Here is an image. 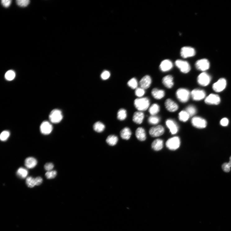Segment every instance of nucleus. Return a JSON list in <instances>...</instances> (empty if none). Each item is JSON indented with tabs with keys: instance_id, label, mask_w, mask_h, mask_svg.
I'll return each mask as SVG.
<instances>
[{
	"instance_id": "obj_35",
	"label": "nucleus",
	"mask_w": 231,
	"mask_h": 231,
	"mask_svg": "<svg viewBox=\"0 0 231 231\" xmlns=\"http://www.w3.org/2000/svg\"><path fill=\"white\" fill-rule=\"evenodd\" d=\"M160 121V118L156 116H151L148 119L149 123L152 125L158 124Z\"/></svg>"
},
{
	"instance_id": "obj_31",
	"label": "nucleus",
	"mask_w": 231,
	"mask_h": 231,
	"mask_svg": "<svg viewBox=\"0 0 231 231\" xmlns=\"http://www.w3.org/2000/svg\"><path fill=\"white\" fill-rule=\"evenodd\" d=\"M28 173V171L26 169L21 167L17 170L16 174L18 177L23 179L27 177Z\"/></svg>"
},
{
	"instance_id": "obj_39",
	"label": "nucleus",
	"mask_w": 231,
	"mask_h": 231,
	"mask_svg": "<svg viewBox=\"0 0 231 231\" xmlns=\"http://www.w3.org/2000/svg\"><path fill=\"white\" fill-rule=\"evenodd\" d=\"M145 93V90L140 88H137L135 91V94L137 97L141 98Z\"/></svg>"
},
{
	"instance_id": "obj_5",
	"label": "nucleus",
	"mask_w": 231,
	"mask_h": 231,
	"mask_svg": "<svg viewBox=\"0 0 231 231\" xmlns=\"http://www.w3.org/2000/svg\"><path fill=\"white\" fill-rule=\"evenodd\" d=\"M191 123L195 127L200 129L205 128L207 125L206 121L199 117H195L192 118L191 120Z\"/></svg>"
},
{
	"instance_id": "obj_13",
	"label": "nucleus",
	"mask_w": 231,
	"mask_h": 231,
	"mask_svg": "<svg viewBox=\"0 0 231 231\" xmlns=\"http://www.w3.org/2000/svg\"><path fill=\"white\" fill-rule=\"evenodd\" d=\"M220 102V99L218 95L214 94H210L205 99V103L209 105H218Z\"/></svg>"
},
{
	"instance_id": "obj_43",
	"label": "nucleus",
	"mask_w": 231,
	"mask_h": 231,
	"mask_svg": "<svg viewBox=\"0 0 231 231\" xmlns=\"http://www.w3.org/2000/svg\"><path fill=\"white\" fill-rule=\"evenodd\" d=\"M11 0H2V4L4 7H8L11 5Z\"/></svg>"
},
{
	"instance_id": "obj_3",
	"label": "nucleus",
	"mask_w": 231,
	"mask_h": 231,
	"mask_svg": "<svg viewBox=\"0 0 231 231\" xmlns=\"http://www.w3.org/2000/svg\"><path fill=\"white\" fill-rule=\"evenodd\" d=\"M180 144V139L178 137H173L169 139L166 143L167 148L172 151L178 149L179 147Z\"/></svg>"
},
{
	"instance_id": "obj_17",
	"label": "nucleus",
	"mask_w": 231,
	"mask_h": 231,
	"mask_svg": "<svg viewBox=\"0 0 231 231\" xmlns=\"http://www.w3.org/2000/svg\"><path fill=\"white\" fill-rule=\"evenodd\" d=\"M152 82L151 77L149 75L144 76L139 82L140 88L144 90L147 89L150 87Z\"/></svg>"
},
{
	"instance_id": "obj_12",
	"label": "nucleus",
	"mask_w": 231,
	"mask_h": 231,
	"mask_svg": "<svg viewBox=\"0 0 231 231\" xmlns=\"http://www.w3.org/2000/svg\"><path fill=\"white\" fill-rule=\"evenodd\" d=\"M196 68L198 70L202 71H206L208 70L210 67L209 61L206 59H202L197 61L195 64Z\"/></svg>"
},
{
	"instance_id": "obj_34",
	"label": "nucleus",
	"mask_w": 231,
	"mask_h": 231,
	"mask_svg": "<svg viewBox=\"0 0 231 231\" xmlns=\"http://www.w3.org/2000/svg\"><path fill=\"white\" fill-rule=\"evenodd\" d=\"M128 85L132 89H136L138 88V82L136 79L133 78L128 82Z\"/></svg>"
},
{
	"instance_id": "obj_18",
	"label": "nucleus",
	"mask_w": 231,
	"mask_h": 231,
	"mask_svg": "<svg viewBox=\"0 0 231 231\" xmlns=\"http://www.w3.org/2000/svg\"><path fill=\"white\" fill-rule=\"evenodd\" d=\"M173 66V64L171 61L165 60L161 62L160 65V69L162 72H165L170 70Z\"/></svg>"
},
{
	"instance_id": "obj_42",
	"label": "nucleus",
	"mask_w": 231,
	"mask_h": 231,
	"mask_svg": "<svg viewBox=\"0 0 231 231\" xmlns=\"http://www.w3.org/2000/svg\"><path fill=\"white\" fill-rule=\"evenodd\" d=\"M54 167L53 164L52 163H48L44 165V169L47 171H50L52 170Z\"/></svg>"
},
{
	"instance_id": "obj_27",
	"label": "nucleus",
	"mask_w": 231,
	"mask_h": 231,
	"mask_svg": "<svg viewBox=\"0 0 231 231\" xmlns=\"http://www.w3.org/2000/svg\"><path fill=\"white\" fill-rule=\"evenodd\" d=\"M160 111V107L156 103L152 104L149 109V112L151 116H155L158 114Z\"/></svg>"
},
{
	"instance_id": "obj_25",
	"label": "nucleus",
	"mask_w": 231,
	"mask_h": 231,
	"mask_svg": "<svg viewBox=\"0 0 231 231\" xmlns=\"http://www.w3.org/2000/svg\"><path fill=\"white\" fill-rule=\"evenodd\" d=\"M132 132L129 128L126 127L123 129L120 132V136L123 139L128 140L130 139Z\"/></svg>"
},
{
	"instance_id": "obj_41",
	"label": "nucleus",
	"mask_w": 231,
	"mask_h": 231,
	"mask_svg": "<svg viewBox=\"0 0 231 231\" xmlns=\"http://www.w3.org/2000/svg\"><path fill=\"white\" fill-rule=\"evenodd\" d=\"M110 75V73L109 72L105 70L102 73L101 77L102 80H106L109 78Z\"/></svg>"
},
{
	"instance_id": "obj_14",
	"label": "nucleus",
	"mask_w": 231,
	"mask_h": 231,
	"mask_svg": "<svg viewBox=\"0 0 231 231\" xmlns=\"http://www.w3.org/2000/svg\"><path fill=\"white\" fill-rule=\"evenodd\" d=\"M53 129L52 125L47 121H43L40 127V131L42 134L45 135L50 134Z\"/></svg>"
},
{
	"instance_id": "obj_7",
	"label": "nucleus",
	"mask_w": 231,
	"mask_h": 231,
	"mask_svg": "<svg viewBox=\"0 0 231 231\" xmlns=\"http://www.w3.org/2000/svg\"><path fill=\"white\" fill-rule=\"evenodd\" d=\"M175 64L177 67L183 73H187L191 70L190 66L189 63L186 61L178 60L175 61Z\"/></svg>"
},
{
	"instance_id": "obj_32",
	"label": "nucleus",
	"mask_w": 231,
	"mask_h": 231,
	"mask_svg": "<svg viewBox=\"0 0 231 231\" xmlns=\"http://www.w3.org/2000/svg\"><path fill=\"white\" fill-rule=\"evenodd\" d=\"M117 118L121 121L124 120L127 118V112L126 110L121 109L119 110L117 113Z\"/></svg>"
},
{
	"instance_id": "obj_2",
	"label": "nucleus",
	"mask_w": 231,
	"mask_h": 231,
	"mask_svg": "<svg viewBox=\"0 0 231 231\" xmlns=\"http://www.w3.org/2000/svg\"><path fill=\"white\" fill-rule=\"evenodd\" d=\"M176 96L178 99L182 103H186L189 100L191 93L186 89L180 88L177 91Z\"/></svg>"
},
{
	"instance_id": "obj_29",
	"label": "nucleus",
	"mask_w": 231,
	"mask_h": 231,
	"mask_svg": "<svg viewBox=\"0 0 231 231\" xmlns=\"http://www.w3.org/2000/svg\"><path fill=\"white\" fill-rule=\"evenodd\" d=\"M190 117V115L186 111H182L179 114V120L181 121L186 122Z\"/></svg>"
},
{
	"instance_id": "obj_15",
	"label": "nucleus",
	"mask_w": 231,
	"mask_h": 231,
	"mask_svg": "<svg viewBox=\"0 0 231 231\" xmlns=\"http://www.w3.org/2000/svg\"><path fill=\"white\" fill-rule=\"evenodd\" d=\"M165 106L166 109L170 112H175L179 109L178 105L170 99H168L165 101Z\"/></svg>"
},
{
	"instance_id": "obj_33",
	"label": "nucleus",
	"mask_w": 231,
	"mask_h": 231,
	"mask_svg": "<svg viewBox=\"0 0 231 231\" xmlns=\"http://www.w3.org/2000/svg\"><path fill=\"white\" fill-rule=\"evenodd\" d=\"M186 111L188 113L190 116H193L195 115L197 112V110L195 106L190 105L186 108Z\"/></svg>"
},
{
	"instance_id": "obj_6",
	"label": "nucleus",
	"mask_w": 231,
	"mask_h": 231,
	"mask_svg": "<svg viewBox=\"0 0 231 231\" xmlns=\"http://www.w3.org/2000/svg\"><path fill=\"white\" fill-rule=\"evenodd\" d=\"M211 80V78L210 75L205 72L200 74L197 78V82L198 84L203 86L208 85Z\"/></svg>"
},
{
	"instance_id": "obj_19",
	"label": "nucleus",
	"mask_w": 231,
	"mask_h": 231,
	"mask_svg": "<svg viewBox=\"0 0 231 231\" xmlns=\"http://www.w3.org/2000/svg\"><path fill=\"white\" fill-rule=\"evenodd\" d=\"M162 83L166 88H171L174 84L173 77L170 75L164 77L162 79Z\"/></svg>"
},
{
	"instance_id": "obj_20",
	"label": "nucleus",
	"mask_w": 231,
	"mask_h": 231,
	"mask_svg": "<svg viewBox=\"0 0 231 231\" xmlns=\"http://www.w3.org/2000/svg\"><path fill=\"white\" fill-rule=\"evenodd\" d=\"M151 94L154 98L157 100H160L164 97L165 92L163 90L155 88L152 89Z\"/></svg>"
},
{
	"instance_id": "obj_37",
	"label": "nucleus",
	"mask_w": 231,
	"mask_h": 231,
	"mask_svg": "<svg viewBox=\"0 0 231 231\" xmlns=\"http://www.w3.org/2000/svg\"><path fill=\"white\" fill-rule=\"evenodd\" d=\"M57 172L55 170H51L47 171L45 173V176L48 179H51L54 178L57 176Z\"/></svg>"
},
{
	"instance_id": "obj_45",
	"label": "nucleus",
	"mask_w": 231,
	"mask_h": 231,
	"mask_svg": "<svg viewBox=\"0 0 231 231\" xmlns=\"http://www.w3.org/2000/svg\"><path fill=\"white\" fill-rule=\"evenodd\" d=\"M222 168L223 170L226 172H229L230 170V167L228 164V163H224L222 165Z\"/></svg>"
},
{
	"instance_id": "obj_26",
	"label": "nucleus",
	"mask_w": 231,
	"mask_h": 231,
	"mask_svg": "<svg viewBox=\"0 0 231 231\" xmlns=\"http://www.w3.org/2000/svg\"><path fill=\"white\" fill-rule=\"evenodd\" d=\"M118 141V138L114 135H111L109 136L106 140V142L109 145L113 146L116 145Z\"/></svg>"
},
{
	"instance_id": "obj_4",
	"label": "nucleus",
	"mask_w": 231,
	"mask_h": 231,
	"mask_svg": "<svg viewBox=\"0 0 231 231\" xmlns=\"http://www.w3.org/2000/svg\"><path fill=\"white\" fill-rule=\"evenodd\" d=\"M63 118L62 112L58 109L53 110L49 115V119L53 123H60Z\"/></svg>"
},
{
	"instance_id": "obj_46",
	"label": "nucleus",
	"mask_w": 231,
	"mask_h": 231,
	"mask_svg": "<svg viewBox=\"0 0 231 231\" xmlns=\"http://www.w3.org/2000/svg\"><path fill=\"white\" fill-rule=\"evenodd\" d=\"M228 164L229 167L230 168L231 167V156L229 158V162L228 163Z\"/></svg>"
},
{
	"instance_id": "obj_1",
	"label": "nucleus",
	"mask_w": 231,
	"mask_h": 231,
	"mask_svg": "<svg viewBox=\"0 0 231 231\" xmlns=\"http://www.w3.org/2000/svg\"><path fill=\"white\" fill-rule=\"evenodd\" d=\"M150 104V100L147 97L137 98L134 102L135 107L140 111L147 110L149 108Z\"/></svg>"
},
{
	"instance_id": "obj_23",
	"label": "nucleus",
	"mask_w": 231,
	"mask_h": 231,
	"mask_svg": "<svg viewBox=\"0 0 231 231\" xmlns=\"http://www.w3.org/2000/svg\"><path fill=\"white\" fill-rule=\"evenodd\" d=\"M37 161L35 158L33 157L27 158L25 161V165L26 168L32 169L34 168L37 165Z\"/></svg>"
},
{
	"instance_id": "obj_10",
	"label": "nucleus",
	"mask_w": 231,
	"mask_h": 231,
	"mask_svg": "<svg viewBox=\"0 0 231 231\" xmlns=\"http://www.w3.org/2000/svg\"><path fill=\"white\" fill-rule=\"evenodd\" d=\"M181 56L184 58L194 56L196 51L193 48L190 47H184L181 48L180 51Z\"/></svg>"
},
{
	"instance_id": "obj_40",
	"label": "nucleus",
	"mask_w": 231,
	"mask_h": 231,
	"mask_svg": "<svg viewBox=\"0 0 231 231\" xmlns=\"http://www.w3.org/2000/svg\"><path fill=\"white\" fill-rule=\"evenodd\" d=\"M17 4L21 7H26L30 3L29 0H17L16 1Z\"/></svg>"
},
{
	"instance_id": "obj_30",
	"label": "nucleus",
	"mask_w": 231,
	"mask_h": 231,
	"mask_svg": "<svg viewBox=\"0 0 231 231\" xmlns=\"http://www.w3.org/2000/svg\"><path fill=\"white\" fill-rule=\"evenodd\" d=\"M26 183L27 186L30 188H33L35 186H37L36 178H34L31 177L26 178Z\"/></svg>"
},
{
	"instance_id": "obj_22",
	"label": "nucleus",
	"mask_w": 231,
	"mask_h": 231,
	"mask_svg": "<svg viewBox=\"0 0 231 231\" xmlns=\"http://www.w3.org/2000/svg\"><path fill=\"white\" fill-rule=\"evenodd\" d=\"M136 137L140 141H145L146 139V134L145 130L141 127L138 128L136 131Z\"/></svg>"
},
{
	"instance_id": "obj_44",
	"label": "nucleus",
	"mask_w": 231,
	"mask_h": 231,
	"mask_svg": "<svg viewBox=\"0 0 231 231\" xmlns=\"http://www.w3.org/2000/svg\"><path fill=\"white\" fill-rule=\"evenodd\" d=\"M229 123V120L227 118H224L221 119L220 121V124L221 126L224 127L228 126Z\"/></svg>"
},
{
	"instance_id": "obj_36",
	"label": "nucleus",
	"mask_w": 231,
	"mask_h": 231,
	"mask_svg": "<svg viewBox=\"0 0 231 231\" xmlns=\"http://www.w3.org/2000/svg\"><path fill=\"white\" fill-rule=\"evenodd\" d=\"M16 74L13 70H10L7 71L5 75V78L8 81L13 80L15 78Z\"/></svg>"
},
{
	"instance_id": "obj_16",
	"label": "nucleus",
	"mask_w": 231,
	"mask_h": 231,
	"mask_svg": "<svg viewBox=\"0 0 231 231\" xmlns=\"http://www.w3.org/2000/svg\"><path fill=\"white\" fill-rule=\"evenodd\" d=\"M166 124L172 134H175L178 132L179 127L177 123L174 120L171 119H168L166 121Z\"/></svg>"
},
{
	"instance_id": "obj_11",
	"label": "nucleus",
	"mask_w": 231,
	"mask_h": 231,
	"mask_svg": "<svg viewBox=\"0 0 231 231\" xmlns=\"http://www.w3.org/2000/svg\"><path fill=\"white\" fill-rule=\"evenodd\" d=\"M165 132V129L161 125L153 127L151 128L149 133L151 136L153 137L160 136Z\"/></svg>"
},
{
	"instance_id": "obj_21",
	"label": "nucleus",
	"mask_w": 231,
	"mask_h": 231,
	"mask_svg": "<svg viewBox=\"0 0 231 231\" xmlns=\"http://www.w3.org/2000/svg\"><path fill=\"white\" fill-rule=\"evenodd\" d=\"M144 113L140 111L134 112L133 117V120L137 124H140L142 123L144 119Z\"/></svg>"
},
{
	"instance_id": "obj_38",
	"label": "nucleus",
	"mask_w": 231,
	"mask_h": 231,
	"mask_svg": "<svg viewBox=\"0 0 231 231\" xmlns=\"http://www.w3.org/2000/svg\"><path fill=\"white\" fill-rule=\"evenodd\" d=\"M10 133L7 131H3L0 135V138L1 141H6L10 136Z\"/></svg>"
},
{
	"instance_id": "obj_8",
	"label": "nucleus",
	"mask_w": 231,
	"mask_h": 231,
	"mask_svg": "<svg viewBox=\"0 0 231 231\" xmlns=\"http://www.w3.org/2000/svg\"><path fill=\"white\" fill-rule=\"evenodd\" d=\"M191 95L194 100L199 101L205 98L206 93L203 90L196 89L192 91L191 93Z\"/></svg>"
},
{
	"instance_id": "obj_24",
	"label": "nucleus",
	"mask_w": 231,
	"mask_h": 231,
	"mask_svg": "<svg viewBox=\"0 0 231 231\" xmlns=\"http://www.w3.org/2000/svg\"><path fill=\"white\" fill-rule=\"evenodd\" d=\"M152 148L156 151H159L163 147V141L161 139H157L154 140L152 144Z\"/></svg>"
},
{
	"instance_id": "obj_28",
	"label": "nucleus",
	"mask_w": 231,
	"mask_h": 231,
	"mask_svg": "<svg viewBox=\"0 0 231 231\" xmlns=\"http://www.w3.org/2000/svg\"><path fill=\"white\" fill-rule=\"evenodd\" d=\"M93 129L96 132L101 133L105 129V126L102 123L98 121L94 123L93 126Z\"/></svg>"
},
{
	"instance_id": "obj_9",
	"label": "nucleus",
	"mask_w": 231,
	"mask_h": 231,
	"mask_svg": "<svg viewBox=\"0 0 231 231\" xmlns=\"http://www.w3.org/2000/svg\"><path fill=\"white\" fill-rule=\"evenodd\" d=\"M226 85V80L224 78H221L213 84V88L215 92L219 93L224 90Z\"/></svg>"
}]
</instances>
